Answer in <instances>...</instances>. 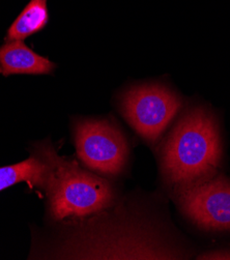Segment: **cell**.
Wrapping results in <instances>:
<instances>
[{
	"mask_svg": "<svg viewBox=\"0 0 230 260\" xmlns=\"http://www.w3.org/2000/svg\"><path fill=\"white\" fill-rule=\"evenodd\" d=\"M52 164L38 148L37 154L18 164L0 168V192L18 184L26 181L31 187H40L46 190L52 176Z\"/></svg>",
	"mask_w": 230,
	"mask_h": 260,
	"instance_id": "52a82bcc",
	"label": "cell"
},
{
	"mask_svg": "<svg viewBox=\"0 0 230 260\" xmlns=\"http://www.w3.org/2000/svg\"><path fill=\"white\" fill-rule=\"evenodd\" d=\"M47 0H31L8 30V41H23L42 30L48 23Z\"/></svg>",
	"mask_w": 230,
	"mask_h": 260,
	"instance_id": "ba28073f",
	"label": "cell"
},
{
	"mask_svg": "<svg viewBox=\"0 0 230 260\" xmlns=\"http://www.w3.org/2000/svg\"><path fill=\"white\" fill-rule=\"evenodd\" d=\"M54 69L52 61L35 53L22 41H9L0 47V73L4 76L45 75L52 73Z\"/></svg>",
	"mask_w": 230,
	"mask_h": 260,
	"instance_id": "8992f818",
	"label": "cell"
},
{
	"mask_svg": "<svg viewBox=\"0 0 230 260\" xmlns=\"http://www.w3.org/2000/svg\"><path fill=\"white\" fill-rule=\"evenodd\" d=\"M182 105L181 96L169 87L143 84L125 91L120 100V111L142 139L156 143Z\"/></svg>",
	"mask_w": 230,
	"mask_h": 260,
	"instance_id": "3957f363",
	"label": "cell"
},
{
	"mask_svg": "<svg viewBox=\"0 0 230 260\" xmlns=\"http://www.w3.org/2000/svg\"><path fill=\"white\" fill-rule=\"evenodd\" d=\"M197 259L204 260H219V259H230V250H219L211 251L200 254Z\"/></svg>",
	"mask_w": 230,
	"mask_h": 260,
	"instance_id": "9c48e42d",
	"label": "cell"
},
{
	"mask_svg": "<svg viewBox=\"0 0 230 260\" xmlns=\"http://www.w3.org/2000/svg\"><path fill=\"white\" fill-rule=\"evenodd\" d=\"M74 128L77 154L85 166L110 176L123 171L129 146L115 123L108 119H81Z\"/></svg>",
	"mask_w": 230,
	"mask_h": 260,
	"instance_id": "277c9868",
	"label": "cell"
},
{
	"mask_svg": "<svg viewBox=\"0 0 230 260\" xmlns=\"http://www.w3.org/2000/svg\"><path fill=\"white\" fill-rule=\"evenodd\" d=\"M178 205L204 231L230 230V180L225 176H212L181 192Z\"/></svg>",
	"mask_w": 230,
	"mask_h": 260,
	"instance_id": "5b68a950",
	"label": "cell"
},
{
	"mask_svg": "<svg viewBox=\"0 0 230 260\" xmlns=\"http://www.w3.org/2000/svg\"><path fill=\"white\" fill-rule=\"evenodd\" d=\"M39 148L53 168L46 191L49 213L54 220L85 217L113 204L115 193L108 180L80 168L73 160L59 157L50 144Z\"/></svg>",
	"mask_w": 230,
	"mask_h": 260,
	"instance_id": "7a4b0ae2",
	"label": "cell"
},
{
	"mask_svg": "<svg viewBox=\"0 0 230 260\" xmlns=\"http://www.w3.org/2000/svg\"><path fill=\"white\" fill-rule=\"evenodd\" d=\"M222 158L219 124L206 107H194L178 119L160 150L167 184L183 192L214 176Z\"/></svg>",
	"mask_w": 230,
	"mask_h": 260,
	"instance_id": "6da1fadb",
	"label": "cell"
}]
</instances>
